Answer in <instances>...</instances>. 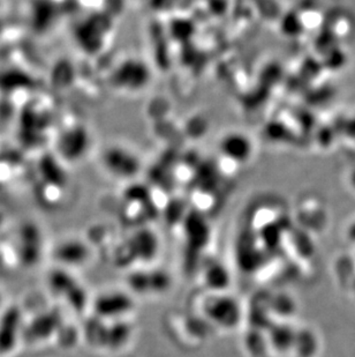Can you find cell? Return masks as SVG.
Instances as JSON below:
<instances>
[{"label": "cell", "mask_w": 355, "mask_h": 357, "mask_svg": "<svg viewBox=\"0 0 355 357\" xmlns=\"http://www.w3.org/2000/svg\"><path fill=\"white\" fill-rule=\"evenodd\" d=\"M223 149L231 158L245 160L248 156L251 147H249L248 142L244 137L231 135L223 142Z\"/></svg>", "instance_id": "cell-1"}, {"label": "cell", "mask_w": 355, "mask_h": 357, "mask_svg": "<svg viewBox=\"0 0 355 357\" xmlns=\"http://www.w3.org/2000/svg\"><path fill=\"white\" fill-rule=\"evenodd\" d=\"M292 26H294L295 29L300 33L301 31L302 24L299 20L298 17H286V20L284 22V29L286 31L287 34H294V31H293V27Z\"/></svg>", "instance_id": "cell-2"}]
</instances>
